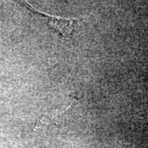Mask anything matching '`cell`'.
I'll return each instance as SVG.
<instances>
[{"label": "cell", "instance_id": "obj_1", "mask_svg": "<svg viewBox=\"0 0 148 148\" xmlns=\"http://www.w3.org/2000/svg\"><path fill=\"white\" fill-rule=\"evenodd\" d=\"M24 5L29 10H31L38 15H39L40 17L43 21H45L46 23L49 24L51 27H52L56 30L60 32L64 37L70 36L74 31L75 24H76L75 20L48 15L47 14L42 13L41 12L36 10V9L32 8L29 4L24 3Z\"/></svg>", "mask_w": 148, "mask_h": 148}]
</instances>
